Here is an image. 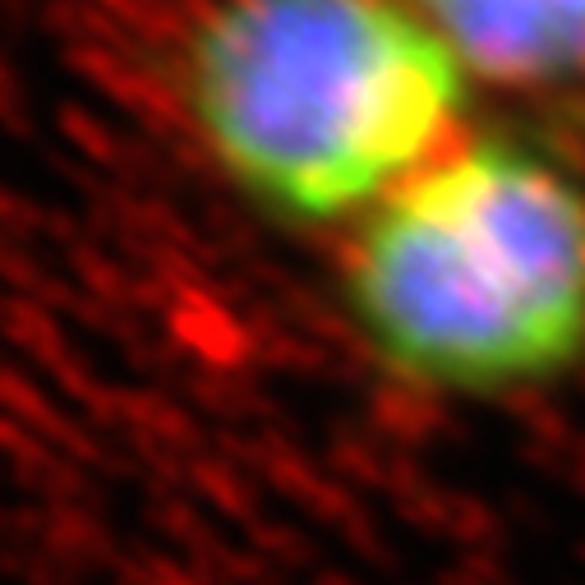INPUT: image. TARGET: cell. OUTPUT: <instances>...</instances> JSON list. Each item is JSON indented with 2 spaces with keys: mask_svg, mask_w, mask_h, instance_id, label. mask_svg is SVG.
Masks as SVG:
<instances>
[{
  "mask_svg": "<svg viewBox=\"0 0 585 585\" xmlns=\"http://www.w3.org/2000/svg\"><path fill=\"white\" fill-rule=\"evenodd\" d=\"M465 74L507 88L585 79V0H415Z\"/></svg>",
  "mask_w": 585,
  "mask_h": 585,
  "instance_id": "3",
  "label": "cell"
},
{
  "mask_svg": "<svg viewBox=\"0 0 585 585\" xmlns=\"http://www.w3.org/2000/svg\"><path fill=\"white\" fill-rule=\"evenodd\" d=\"M341 304L406 387L507 397L572 374L585 360V185L521 144H452L360 217Z\"/></svg>",
  "mask_w": 585,
  "mask_h": 585,
  "instance_id": "1",
  "label": "cell"
},
{
  "mask_svg": "<svg viewBox=\"0 0 585 585\" xmlns=\"http://www.w3.org/2000/svg\"><path fill=\"white\" fill-rule=\"evenodd\" d=\"M189 111L249 199L327 226L457 144L465 70L397 0H222L189 47Z\"/></svg>",
  "mask_w": 585,
  "mask_h": 585,
  "instance_id": "2",
  "label": "cell"
}]
</instances>
